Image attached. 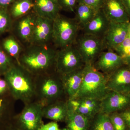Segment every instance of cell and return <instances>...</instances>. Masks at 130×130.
Returning <instances> with one entry per match:
<instances>
[{
    "label": "cell",
    "instance_id": "obj_32",
    "mask_svg": "<svg viewBox=\"0 0 130 130\" xmlns=\"http://www.w3.org/2000/svg\"><path fill=\"white\" fill-rule=\"evenodd\" d=\"M78 3H83L99 11L102 8L105 0H77Z\"/></svg>",
    "mask_w": 130,
    "mask_h": 130
},
{
    "label": "cell",
    "instance_id": "obj_28",
    "mask_svg": "<svg viewBox=\"0 0 130 130\" xmlns=\"http://www.w3.org/2000/svg\"><path fill=\"white\" fill-rule=\"evenodd\" d=\"M16 62L4 51L0 45V76H4Z\"/></svg>",
    "mask_w": 130,
    "mask_h": 130
},
{
    "label": "cell",
    "instance_id": "obj_34",
    "mask_svg": "<svg viewBox=\"0 0 130 130\" xmlns=\"http://www.w3.org/2000/svg\"><path fill=\"white\" fill-rule=\"evenodd\" d=\"M59 125L57 122L52 121L47 123L46 124H43L38 129V130H58L59 129Z\"/></svg>",
    "mask_w": 130,
    "mask_h": 130
},
{
    "label": "cell",
    "instance_id": "obj_1",
    "mask_svg": "<svg viewBox=\"0 0 130 130\" xmlns=\"http://www.w3.org/2000/svg\"><path fill=\"white\" fill-rule=\"evenodd\" d=\"M58 51L53 43L30 44L25 47L19 58L18 64L35 76L54 72L56 71Z\"/></svg>",
    "mask_w": 130,
    "mask_h": 130
},
{
    "label": "cell",
    "instance_id": "obj_20",
    "mask_svg": "<svg viewBox=\"0 0 130 130\" xmlns=\"http://www.w3.org/2000/svg\"><path fill=\"white\" fill-rule=\"evenodd\" d=\"M68 111L67 100H60L43 107V116L55 122H64Z\"/></svg>",
    "mask_w": 130,
    "mask_h": 130
},
{
    "label": "cell",
    "instance_id": "obj_5",
    "mask_svg": "<svg viewBox=\"0 0 130 130\" xmlns=\"http://www.w3.org/2000/svg\"><path fill=\"white\" fill-rule=\"evenodd\" d=\"M81 29L74 18L59 14L54 20L53 43L59 49L74 45Z\"/></svg>",
    "mask_w": 130,
    "mask_h": 130
},
{
    "label": "cell",
    "instance_id": "obj_36",
    "mask_svg": "<svg viewBox=\"0 0 130 130\" xmlns=\"http://www.w3.org/2000/svg\"><path fill=\"white\" fill-rule=\"evenodd\" d=\"M16 0H0V7L8 8Z\"/></svg>",
    "mask_w": 130,
    "mask_h": 130
},
{
    "label": "cell",
    "instance_id": "obj_40",
    "mask_svg": "<svg viewBox=\"0 0 130 130\" xmlns=\"http://www.w3.org/2000/svg\"><path fill=\"white\" fill-rule=\"evenodd\" d=\"M128 36L130 37V23H129V25H128Z\"/></svg>",
    "mask_w": 130,
    "mask_h": 130
},
{
    "label": "cell",
    "instance_id": "obj_10",
    "mask_svg": "<svg viewBox=\"0 0 130 130\" xmlns=\"http://www.w3.org/2000/svg\"><path fill=\"white\" fill-rule=\"evenodd\" d=\"M101 101L86 98L75 97L67 100L68 109L91 120L101 111Z\"/></svg>",
    "mask_w": 130,
    "mask_h": 130
},
{
    "label": "cell",
    "instance_id": "obj_14",
    "mask_svg": "<svg viewBox=\"0 0 130 130\" xmlns=\"http://www.w3.org/2000/svg\"><path fill=\"white\" fill-rule=\"evenodd\" d=\"M124 60L112 50L102 52L94 63L95 68L108 75L122 66Z\"/></svg>",
    "mask_w": 130,
    "mask_h": 130
},
{
    "label": "cell",
    "instance_id": "obj_17",
    "mask_svg": "<svg viewBox=\"0 0 130 130\" xmlns=\"http://www.w3.org/2000/svg\"><path fill=\"white\" fill-rule=\"evenodd\" d=\"M110 22L101 9L98 11L94 18L81 29L83 34L103 38Z\"/></svg>",
    "mask_w": 130,
    "mask_h": 130
},
{
    "label": "cell",
    "instance_id": "obj_19",
    "mask_svg": "<svg viewBox=\"0 0 130 130\" xmlns=\"http://www.w3.org/2000/svg\"><path fill=\"white\" fill-rule=\"evenodd\" d=\"M33 11L37 16L54 20L60 13L58 0H34Z\"/></svg>",
    "mask_w": 130,
    "mask_h": 130
},
{
    "label": "cell",
    "instance_id": "obj_29",
    "mask_svg": "<svg viewBox=\"0 0 130 130\" xmlns=\"http://www.w3.org/2000/svg\"><path fill=\"white\" fill-rule=\"evenodd\" d=\"M108 115L115 130H126L127 125L119 112L113 113Z\"/></svg>",
    "mask_w": 130,
    "mask_h": 130
},
{
    "label": "cell",
    "instance_id": "obj_22",
    "mask_svg": "<svg viewBox=\"0 0 130 130\" xmlns=\"http://www.w3.org/2000/svg\"><path fill=\"white\" fill-rule=\"evenodd\" d=\"M90 121L85 116L69 110L63 130H89Z\"/></svg>",
    "mask_w": 130,
    "mask_h": 130
},
{
    "label": "cell",
    "instance_id": "obj_38",
    "mask_svg": "<svg viewBox=\"0 0 130 130\" xmlns=\"http://www.w3.org/2000/svg\"><path fill=\"white\" fill-rule=\"evenodd\" d=\"M3 130H19L16 128L11 122Z\"/></svg>",
    "mask_w": 130,
    "mask_h": 130
},
{
    "label": "cell",
    "instance_id": "obj_8",
    "mask_svg": "<svg viewBox=\"0 0 130 130\" xmlns=\"http://www.w3.org/2000/svg\"><path fill=\"white\" fill-rule=\"evenodd\" d=\"M85 64L75 45L58 49L56 59V71L63 74L82 69Z\"/></svg>",
    "mask_w": 130,
    "mask_h": 130
},
{
    "label": "cell",
    "instance_id": "obj_2",
    "mask_svg": "<svg viewBox=\"0 0 130 130\" xmlns=\"http://www.w3.org/2000/svg\"><path fill=\"white\" fill-rule=\"evenodd\" d=\"M3 76L15 101L24 105L35 102V76L21 65L16 62Z\"/></svg>",
    "mask_w": 130,
    "mask_h": 130
},
{
    "label": "cell",
    "instance_id": "obj_42",
    "mask_svg": "<svg viewBox=\"0 0 130 130\" xmlns=\"http://www.w3.org/2000/svg\"><path fill=\"white\" fill-rule=\"evenodd\" d=\"M61 130L60 129H59V130Z\"/></svg>",
    "mask_w": 130,
    "mask_h": 130
},
{
    "label": "cell",
    "instance_id": "obj_13",
    "mask_svg": "<svg viewBox=\"0 0 130 130\" xmlns=\"http://www.w3.org/2000/svg\"><path fill=\"white\" fill-rule=\"evenodd\" d=\"M130 97L128 94L110 91L101 102V111L109 114L119 112L128 107Z\"/></svg>",
    "mask_w": 130,
    "mask_h": 130
},
{
    "label": "cell",
    "instance_id": "obj_6",
    "mask_svg": "<svg viewBox=\"0 0 130 130\" xmlns=\"http://www.w3.org/2000/svg\"><path fill=\"white\" fill-rule=\"evenodd\" d=\"M43 107L36 102L25 105L21 112L13 116L12 123L19 130H38L44 124Z\"/></svg>",
    "mask_w": 130,
    "mask_h": 130
},
{
    "label": "cell",
    "instance_id": "obj_26",
    "mask_svg": "<svg viewBox=\"0 0 130 130\" xmlns=\"http://www.w3.org/2000/svg\"><path fill=\"white\" fill-rule=\"evenodd\" d=\"M89 130H115L109 115L100 112L91 120Z\"/></svg>",
    "mask_w": 130,
    "mask_h": 130
},
{
    "label": "cell",
    "instance_id": "obj_7",
    "mask_svg": "<svg viewBox=\"0 0 130 130\" xmlns=\"http://www.w3.org/2000/svg\"><path fill=\"white\" fill-rule=\"evenodd\" d=\"M74 45L85 64L93 65L105 50L102 38L86 34L78 37Z\"/></svg>",
    "mask_w": 130,
    "mask_h": 130
},
{
    "label": "cell",
    "instance_id": "obj_15",
    "mask_svg": "<svg viewBox=\"0 0 130 130\" xmlns=\"http://www.w3.org/2000/svg\"><path fill=\"white\" fill-rule=\"evenodd\" d=\"M107 76L109 90L127 94L130 89V69L121 67Z\"/></svg>",
    "mask_w": 130,
    "mask_h": 130
},
{
    "label": "cell",
    "instance_id": "obj_31",
    "mask_svg": "<svg viewBox=\"0 0 130 130\" xmlns=\"http://www.w3.org/2000/svg\"><path fill=\"white\" fill-rule=\"evenodd\" d=\"M61 10L74 12L78 4L77 0H58Z\"/></svg>",
    "mask_w": 130,
    "mask_h": 130
},
{
    "label": "cell",
    "instance_id": "obj_12",
    "mask_svg": "<svg viewBox=\"0 0 130 130\" xmlns=\"http://www.w3.org/2000/svg\"><path fill=\"white\" fill-rule=\"evenodd\" d=\"M53 22L54 20L37 16L31 44L46 45L53 43Z\"/></svg>",
    "mask_w": 130,
    "mask_h": 130
},
{
    "label": "cell",
    "instance_id": "obj_21",
    "mask_svg": "<svg viewBox=\"0 0 130 130\" xmlns=\"http://www.w3.org/2000/svg\"><path fill=\"white\" fill-rule=\"evenodd\" d=\"M15 100L11 95L0 97V130L11 122L14 114Z\"/></svg>",
    "mask_w": 130,
    "mask_h": 130
},
{
    "label": "cell",
    "instance_id": "obj_41",
    "mask_svg": "<svg viewBox=\"0 0 130 130\" xmlns=\"http://www.w3.org/2000/svg\"><path fill=\"white\" fill-rule=\"evenodd\" d=\"M1 76H0V79H1Z\"/></svg>",
    "mask_w": 130,
    "mask_h": 130
},
{
    "label": "cell",
    "instance_id": "obj_9",
    "mask_svg": "<svg viewBox=\"0 0 130 130\" xmlns=\"http://www.w3.org/2000/svg\"><path fill=\"white\" fill-rule=\"evenodd\" d=\"M37 15L34 11L13 21L11 31L25 47L31 43Z\"/></svg>",
    "mask_w": 130,
    "mask_h": 130
},
{
    "label": "cell",
    "instance_id": "obj_11",
    "mask_svg": "<svg viewBox=\"0 0 130 130\" xmlns=\"http://www.w3.org/2000/svg\"><path fill=\"white\" fill-rule=\"evenodd\" d=\"M129 23L110 22L102 38L105 49L113 51L128 36Z\"/></svg>",
    "mask_w": 130,
    "mask_h": 130
},
{
    "label": "cell",
    "instance_id": "obj_37",
    "mask_svg": "<svg viewBox=\"0 0 130 130\" xmlns=\"http://www.w3.org/2000/svg\"><path fill=\"white\" fill-rule=\"evenodd\" d=\"M128 15H130V0H121Z\"/></svg>",
    "mask_w": 130,
    "mask_h": 130
},
{
    "label": "cell",
    "instance_id": "obj_23",
    "mask_svg": "<svg viewBox=\"0 0 130 130\" xmlns=\"http://www.w3.org/2000/svg\"><path fill=\"white\" fill-rule=\"evenodd\" d=\"M34 6V0H16L8 9L14 21L32 11Z\"/></svg>",
    "mask_w": 130,
    "mask_h": 130
},
{
    "label": "cell",
    "instance_id": "obj_27",
    "mask_svg": "<svg viewBox=\"0 0 130 130\" xmlns=\"http://www.w3.org/2000/svg\"><path fill=\"white\" fill-rule=\"evenodd\" d=\"M13 21L8 9L0 7V36L6 32L11 31Z\"/></svg>",
    "mask_w": 130,
    "mask_h": 130
},
{
    "label": "cell",
    "instance_id": "obj_24",
    "mask_svg": "<svg viewBox=\"0 0 130 130\" xmlns=\"http://www.w3.org/2000/svg\"><path fill=\"white\" fill-rule=\"evenodd\" d=\"M1 46L9 56L18 63L19 58L25 47L13 35L4 39Z\"/></svg>",
    "mask_w": 130,
    "mask_h": 130
},
{
    "label": "cell",
    "instance_id": "obj_39",
    "mask_svg": "<svg viewBox=\"0 0 130 130\" xmlns=\"http://www.w3.org/2000/svg\"><path fill=\"white\" fill-rule=\"evenodd\" d=\"M125 61H126L127 63H129L130 65V56H128L127 58H125L124 59Z\"/></svg>",
    "mask_w": 130,
    "mask_h": 130
},
{
    "label": "cell",
    "instance_id": "obj_3",
    "mask_svg": "<svg viewBox=\"0 0 130 130\" xmlns=\"http://www.w3.org/2000/svg\"><path fill=\"white\" fill-rule=\"evenodd\" d=\"M35 102L46 106L67 100L60 74L56 71L35 76Z\"/></svg>",
    "mask_w": 130,
    "mask_h": 130
},
{
    "label": "cell",
    "instance_id": "obj_35",
    "mask_svg": "<svg viewBox=\"0 0 130 130\" xmlns=\"http://www.w3.org/2000/svg\"><path fill=\"white\" fill-rule=\"evenodd\" d=\"M119 113L124 119L127 126L130 128V109L125 110Z\"/></svg>",
    "mask_w": 130,
    "mask_h": 130
},
{
    "label": "cell",
    "instance_id": "obj_30",
    "mask_svg": "<svg viewBox=\"0 0 130 130\" xmlns=\"http://www.w3.org/2000/svg\"><path fill=\"white\" fill-rule=\"evenodd\" d=\"M114 50L123 59L130 56V37L127 36L124 40Z\"/></svg>",
    "mask_w": 130,
    "mask_h": 130
},
{
    "label": "cell",
    "instance_id": "obj_4",
    "mask_svg": "<svg viewBox=\"0 0 130 130\" xmlns=\"http://www.w3.org/2000/svg\"><path fill=\"white\" fill-rule=\"evenodd\" d=\"M107 83V75L96 70L93 65L85 64L83 68L81 86L75 97L101 101L111 91Z\"/></svg>",
    "mask_w": 130,
    "mask_h": 130
},
{
    "label": "cell",
    "instance_id": "obj_33",
    "mask_svg": "<svg viewBox=\"0 0 130 130\" xmlns=\"http://www.w3.org/2000/svg\"><path fill=\"white\" fill-rule=\"evenodd\" d=\"M10 94L9 87L4 78L0 79V97Z\"/></svg>",
    "mask_w": 130,
    "mask_h": 130
},
{
    "label": "cell",
    "instance_id": "obj_25",
    "mask_svg": "<svg viewBox=\"0 0 130 130\" xmlns=\"http://www.w3.org/2000/svg\"><path fill=\"white\" fill-rule=\"evenodd\" d=\"M97 11L88 5L78 3L74 11V18L79 24L81 29L94 18Z\"/></svg>",
    "mask_w": 130,
    "mask_h": 130
},
{
    "label": "cell",
    "instance_id": "obj_18",
    "mask_svg": "<svg viewBox=\"0 0 130 130\" xmlns=\"http://www.w3.org/2000/svg\"><path fill=\"white\" fill-rule=\"evenodd\" d=\"M83 68L68 73L60 74L67 100L76 97L78 93L83 79Z\"/></svg>",
    "mask_w": 130,
    "mask_h": 130
},
{
    "label": "cell",
    "instance_id": "obj_16",
    "mask_svg": "<svg viewBox=\"0 0 130 130\" xmlns=\"http://www.w3.org/2000/svg\"><path fill=\"white\" fill-rule=\"evenodd\" d=\"M102 9L110 22L128 23V14L121 0H105Z\"/></svg>",
    "mask_w": 130,
    "mask_h": 130
}]
</instances>
